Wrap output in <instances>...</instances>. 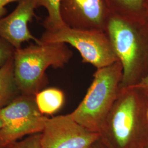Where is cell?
<instances>
[{
    "label": "cell",
    "instance_id": "6da1fadb",
    "mask_svg": "<svg viewBox=\"0 0 148 148\" xmlns=\"http://www.w3.org/2000/svg\"><path fill=\"white\" fill-rule=\"evenodd\" d=\"M148 96L136 87L120 90L101 128L107 148H144L148 142Z\"/></svg>",
    "mask_w": 148,
    "mask_h": 148
},
{
    "label": "cell",
    "instance_id": "7a4b0ae2",
    "mask_svg": "<svg viewBox=\"0 0 148 148\" xmlns=\"http://www.w3.org/2000/svg\"><path fill=\"white\" fill-rule=\"evenodd\" d=\"M106 34L122 66L120 90L139 84L148 75V18L111 15Z\"/></svg>",
    "mask_w": 148,
    "mask_h": 148
},
{
    "label": "cell",
    "instance_id": "3957f363",
    "mask_svg": "<svg viewBox=\"0 0 148 148\" xmlns=\"http://www.w3.org/2000/svg\"><path fill=\"white\" fill-rule=\"evenodd\" d=\"M73 54L67 45L63 43H35L16 49L14 76L21 94L35 97L47 85V69L63 68Z\"/></svg>",
    "mask_w": 148,
    "mask_h": 148
},
{
    "label": "cell",
    "instance_id": "277c9868",
    "mask_svg": "<svg viewBox=\"0 0 148 148\" xmlns=\"http://www.w3.org/2000/svg\"><path fill=\"white\" fill-rule=\"evenodd\" d=\"M122 71L119 60L97 69L85 97L69 114L70 117L90 131L99 133L120 91Z\"/></svg>",
    "mask_w": 148,
    "mask_h": 148
},
{
    "label": "cell",
    "instance_id": "5b68a950",
    "mask_svg": "<svg viewBox=\"0 0 148 148\" xmlns=\"http://www.w3.org/2000/svg\"><path fill=\"white\" fill-rule=\"evenodd\" d=\"M39 40L43 43L70 45L80 53L83 63L90 64L97 69L119 60L109 38L103 31L76 29L64 25L46 30Z\"/></svg>",
    "mask_w": 148,
    "mask_h": 148
},
{
    "label": "cell",
    "instance_id": "8992f818",
    "mask_svg": "<svg viewBox=\"0 0 148 148\" xmlns=\"http://www.w3.org/2000/svg\"><path fill=\"white\" fill-rule=\"evenodd\" d=\"M0 148H7L27 135L42 133L48 117L37 108L34 96L19 95L0 110Z\"/></svg>",
    "mask_w": 148,
    "mask_h": 148
},
{
    "label": "cell",
    "instance_id": "52a82bcc",
    "mask_svg": "<svg viewBox=\"0 0 148 148\" xmlns=\"http://www.w3.org/2000/svg\"><path fill=\"white\" fill-rule=\"evenodd\" d=\"M41 135L42 148H91L100 138L69 114L48 118Z\"/></svg>",
    "mask_w": 148,
    "mask_h": 148
},
{
    "label": "cell",
    "instance_id": "ba28073f",
    "mask_svg": "<svg viewBox=\"0 0 148 148\" xmlns=\"http://www.w3.org/2000/svg\"><path fill=\"white\" fill-rule=\"evenodd\" d=\"M59 12L67 27L106 32L111 16L102 0H60Z\"/></svg>",
    "mask_w": 148,
    "mask_h": 148
},
{
    "label": "cell",
    "instance_id": "9c48e42d",
    "mask_svg": "<svg viewBox=\"0 0 148 148\" xmlns=\"http://www.w3.org/2000/svg\"><path fill=\"white\" fill-rule=\"evenodd\" d=\"M37 8L38 0H18L16 9L0 19V37L15 49L21 48L23 43L30 40L40 43L28 27L29 23L35 16V10Z\"/></svg>",
    "mask_w": 148,
    "mask_h": 148
},
{
    "label": "cell",
    "instance_id": "30bf717a",
    "mask_svg": "<svg viewBox=\"0 0 148 148\" xmlns=\"http://www.w3.org/2000/svg\"><path fill=\"white\" fill-rule=\"evenodd\" d=\"M14 76V59L11 58L0 68V110L21 95Z\"/></svg>",
    "mask_w": 148,
    "mask_h": 148
},
{
    "label": "cell",
    "instance_id": "8fae6325",
    "mask_svg": "<svg viewBox=\"0 0 148 148\" xmlns=\"http://www.w3.org/2000/svg\"><path fill=\"white\" fill-rule=\"evenodd\" d=\"M111 15L128 19L147 16L144 8V0H102Z\"/></svg>",
    "mask_w": 148,
    "mask_h": 148
},
{
    "label": "cell",
    "instance_id": "7c38bea8",
    "mask_svg": "<svg viewBox=\"0 0 148 148\" xmlns=\"http://www.w3.org/2000/svg\"><path fill=\"white\" fill-rule=\"evenodd\" d=\"M35 99L38 110L43 115H52L63 107L65 95L62 90L51 87L39 92Z\"/></svg>",
    "mask_w": 148,
    "mask_h": 148
},
{
    "label": "cell",
    "instance_id": "4fadbf2b",
    "mask_svg": "<svg viewBox=\"0 0 148 148\" xmlns=\"http://www.w3.org/2000/svg\"><path fill=\"white\" fill-rule=\"evenodd\" d=\"M60 0H38V7H43L47 11V16L43 24L46 30L55 29L65 25L60 14Z\"/></svg>",
    "mask_w": 148,
    "mask_h": 148
},
{
    "label": "cell",
    "instance_id": "5bb4252c",
    "mask_svg": "<svg viewBox=\"0 0 148 148\" xmlns=\"http://www.w3.org/2000/svg\"><path fill=\"white\" fill-rule=\"evenodd\" d=\"M41 133L30 135L24 139L10 144L7 148H42Z\"/></svg>",
    "mask_w": 148,
    "mask_h": 148
},
{
    "label": "cell",
    "instance_id": "9a60e30c",
    "mask_svg": "<svg viewBox=\"0 0 148 148\" xmlns=\"http://www.w3.org/2000/svg\"><path fill=\"white\" fill-rule=\"evenodd\" d=\"M15 50L10 43L0 37V68L13 58Z\"/></svg>",
    "mask_w": 148,
    "mask_h": 148
},
{
    "label": "cell",
    "instance_id": "2e32d148",
    "mask_svg": "<svg viewBox=\"0 0 148 148\" xmlns=\"http://www.w3.org/2000/svg\"><path fill=\"white\" fill-rule=\"evenodd\" d=\"M143 90L148 96V75L137 85L134 86Z\"/></svg>",
    "mask_w": 148,
    "mask_h": 148
},
{
    "label": "cell",
    "instance_id": "e0dca14e",
    "mask_svg": "<svg viewBox=\"0 0 148 148\" xmlns=\"http://www.w3.org/2000/svg\"><path fill=\"white\" fill-rule=\"evenodd\" d=\"M18 2V0H0V16L3 14L5 11V7L8 4L13 2Z\"/></svg>",
    "mask_w": 148,
    "mask_h": 148
},
{
    "label": "cell",
    "instance_id": "ac0fdd59",
    "mask_svg": "<svg viewBox=\"0 0 148 148\" xmlns=\"http://www.w3.org/2000/svg\"><path fill=\"white\" fill-rule=\"evenodd\" d=\"M91 148H107L106 145L101 142L100 139L98 140L91 147Z\"/></svg>",
    "mask_w": 148,
    "mask_h": 148
},
{
    "label": "cell",
    "instance_id": "d6986e66",
    "mask_svg": "<svg viewBox=\"0 0 148 148\" xmlns=\"http://www.w3.org/2000/svg\"><path fill=\"white\" fill-rule=\"evenodd\" d=\"M144 8L145 13L148 18V0H144Z\"/></svg>",
    "mask_w": 148,
    "mask_h": 148
},
{
    "label": "cell",
    "instance_id": "ffe728a7",
    "mask_svg": "<svg viewBox=\"0 0 148 148\" xmlns=\"http://www.w3.org/2000/svg\"><path fill=\"white\" fill-rule=\"evenodd\" d=\"M3 121H2V120L0 119V128L3 126Z\"/></svg>",
    "mask_w": 148,
    "mask_h": 148
},
{
    "label": "cell",
    "instance_id": "44dd1931",
    "mask_svg": "<svg viewBox=\"0 0 148 148\" xmlns=\"http://www.w3.org/2000/svg\"><path fill=\"white\" fill-rule=\"evenodd\" d=\"M144 148H148V143L146 144V145H145L144 146Z\"/></svg>",
    "mask_w": 148,
    "mask_h": 148
},
{
    "label": "cell",
    "instance_id": "7402d4cb",
    "mask_svg": "<svg viewBox=\"0 0 148 148\" xmlns=\"http://www.w3.org/2000/svg\"><path fill=\"white\" fill-rule=\"evenodd\" d=\"M147 117H148V111H147Z\"/></svg>",
    "mask_w": 148,
    "mask_h": 148
}]
</instances>
